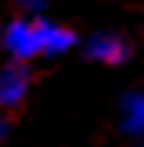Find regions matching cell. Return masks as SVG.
I'll use <instances>...</instances> for the list:
<instances>
[{
    "instance_id": "cell-7",
    "label": "cell",
    "mask_w": 144,
    "mask_h": 147,
    "mask_svg": "<svg viewBox=\"0 0 144 147\" xmlns=\"http://www.w3.org/2000/svg\"><path fill=\"white\" fill-rule=\"evenodd\" d=\"M3 140H7V120H0V147H3Z\"/></svg>"
},
{
    "instance_id": "cell-1",
    "label": "cell",
    "mask_w": 144,
    "mask_h": 147,
    "mask_svg": "<svg viewBox=\"0 0 144 147\" xmlns=\"http://www.w3.org/2000/svg\"><path fill=\"white\" fill-rule=\"evenodd\" d=\"M3 50L14 60H34L40 57V37H37V20L17 17L3 27Z\"/></svg>"
},
{
    "instance_id": "cell-3",
    "label": "cell",
    "mask_w": 144,
    "mask_h": 147,
    "mask_svg": "<svg viewBox=\"0 0 144 147\" xmlns=\"http://www.w3.org/2000/svg\"><path fill=\"white\" fill-rule=\"evenodd\" d=\"M84 50H87L90 60L107 64V67H117V64H124L127 57H131V44H127L124 37H117V34H94Z\"/></svg>"
},
{
    "instance_id": "cell-8",
    "label": "cell",
    "mask_w": 144,
    "mask_h": 147,
    "mask_svg": "<svg viewBox=\"0 0 144 147\" xmlns=\"http://www.w3.org/2000/svg\"><path fill=\"white\" fill-rule=\"evenodd\" d=\"M0 50H3V27H0Z\"/></svg>"
},
{
    "instance_id": "cell-2",
    "label": "cell",
    "mask_w": 144,
    "mask_h": 147,
    "mask_svg": "<svg viewBox=\"0 0 144 147\" xmlns=\"http://www.w3.org/2000/svg\"><path fill=\"white\" fill-rule=\"evenodd\" d=\"M30 90V70L27 60H10L0 67V110H14L24 104Z\"/></svg>"
},
{
    "instance_id": "cell-5",
    "label": "cell",
    "mask_w": 144,
    "mask_h": 147,
    "mask_svg": "<svg viewBox=\"0 0 144 147\" xmlns=\"http://www.w3.org/2000/svg\"><path fill=\"white\" fill-rule=\"evenodd\" d=\"M121 130L127 137H144V90H131L121 100Z\"/></svg>"
},
{
    "instance_id": "cell-4",
    "label": "cell",
    "mask_w": 144,
    "mask_h": 147,
    "mask_svg": "<svg viewBox=\"0 0 144 147\" xmlns=\"http://www.w3.org/2000/svg\"><path fill=\"white\" fill-rule=\"evenodd\" d=\"M37 37H40V54L44 57H57V54H67L74 44H77V37L74 30H67L64 24H54V20H37Z\"/></svg>"
},
{
    "instance_id": "cell-6",
    "label": "cell",
    "mask_w": 144,
    "mask_h": 147,
    "mask_svg": "<svg viewBox=\"0 0 144 147\" xmlns=\"http://www.w3.org/2000/svg\"><path fill=\"white\" fill-rule=\"evenodd\" d=\"M20 3H24L27 13H44V10L50 7V0H20Z\"/></svg>"
},
{
    "instance_id": "cell-9",
    "label": "cell",
    "mask_w": 144,
    "mask_h": 147,
    "mask_svg": "<svg viewBox=\"0 0 144 147\" xmlns=\"http://www.w3.org/2000/svg\"><path fill=\"white\" fill-rule=\"evenodd\" d=\"M137 147H144V140H141V144H137Z\"/></svg>"
}]
</instances>
